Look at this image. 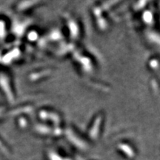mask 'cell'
<instances>
[{
	"mask_svg": "<svg viewBox=\"0 0 160 160\" xmlns=\"http://www.w3.org/2000/svg\"><path fill=\"white\" fill-rule=\"evenodd\" d=\"M53 126H51V124H48L45 123H39L36 124L33 127V130H34L35 133L41 136H52V133H53Z\"/></svg>",
	"mask_w": 160,
	"mask_h": 160,
	"instance_id": "obj_5",
	"label": "cell"
},
{
	"mask_svg": "<svg viewBox=\"0 0 160 160\" xmlns=\"http://www.w3.org/2000/svg\"><path fill=\"white\" fill-rule=\"evenodd\" d=\"M51 70L50 69H43L40 70H37L36 72L31 73L29 75L28 79L31 82L40 81L41 79H43L44 78H46L48 76L51 75Z\"/></svg>",
	"mask_w": 160,
	"mask_h": 160,
	"instance_id": "obj_6",
	"label": "cell"
},
{
	"mask_svg": "<svg viewBox=\"0 0 160 160\" xmlns=\"http://www.w3.org/2000/svg\"><path fill=\"white\" fill-rule=\"evenodd\" d=\"M151 87L154 91V93L157 92V94H159V85H158V82L155 79L151 81Z\"/></svg>",
	"mask_w": 160,
	"mask_h": 160,
	"instance_id": "obj_14",
	"label": "cell"
},
{
	"mask_svg": "<svg viewBox=\"0 0 160 160\" xmlns=\"http://www.w3.org/2000/svg\"><path fill=\"white\" fill-rule=\"evenodd\" d=\"M66 25L70 36L74 40L78 39L80 34V27L79 25H78V22L74 18L67 17Z\"/></svg>",
	"mask_w": 160,
	"mask_h": 160,
	"instance_id": "obj_3",
	"label": "cell"
},
{
	"mask_svg": "<svg viewBox=\"0 0 160 160\" xmlns=\"http://www.w3.org/2000/svg\"><path fill=\"white\" fill-rule=\"evenodd\" d=\"M148 68L150 70H154V71L159 70V59H158V58L153 57V58L150 59L149 61H148Z\"/></svg>",
	"mask_w": 160,
	"mask_h": 160,
	"instance_id": "obj_10",
	"label": "cell"
},
{
	"mask_svg": "<svg viewBox=\"0 0 160 160\" xmlns=\"http://www.w3.org/2000/svg\"><path fill=\"white\" fill-rule=\"evenodd\" d=\"M27 40L30 41L31 42H36L39 39V33L35 30H31L27 33Z\"/></svg>",
	"mask_w": 160,
	"mask_h": 160,
	"instance_id": "obj_11",
	"label": "cell"
},
{
	"mask_svg": "<svg viewBox=\"0 0 160 160\" xmlns=\"http://www.w3.org/2000/svg\"><path fill=\"white\" fill-rule=\"evenodd\" d=\"M29 120L26 117L25 115L22 116L21 115L19 118L17 119V125L18 127L21 129H26L29 126Z\"/></svg>",
	"mask_w": 160,
	"mask_h": 160,
	"instance_id": "obj_9",
	"label": "cell"
},
{
	"mask_svg": "<svg viewBox=\"0 0 160 160\" xmlns=\"http://www.w3.org/2000/svg\"><path fill=\"white\" fill-rule=\"evenodd\" d=\"M147 2H136L135 5H133V10L134 11H140L144 8L145 4H146Z\"/></svg>",
	"mask_w": 160,
	"mask_h": 160,
	"instance_id": "obj_13",
	"label": "cell"
},
{
	"mask_svg": "<svg viewBox=\"0 0 160 160\" xmlns=\"http://www.w3.org/2000/svg\"><path fill=\"white\" fill-rule=\"evenodd\" d=\"M142 20L143 23L147 25H151L154 23V14L150 11L145 10L142 14Z\"/></svg>",
	"mask_w": 160,
	"mask_h": 160,
	"instance_id": "obj_8",
	"label": "cell"
},
{
	"mask_svg": "<svg viewBox=\"0 0 160 160\" xmlns=\"http://www.w3.org/2000/svg\"><path fill=\"white\" fill-rule=\"evenodd\" d=\"M61 36H62V34H61L60 31L54 30V31H52L50 33L49 37L51 39V40H60Z\"/></svg>",
	"mask_w": 160,
	"mask_h": 160,
	"instance_id": "obj_12",
	"label": "cell"
},
{
	"mask_svg": "<svg viewBox=\"0 0 160 160\" xmlns=\"http://www.w3.org/2000/svg\"><path fill=\"white\" fill-rule=\"evenodd\" d=\"M38 117L40 120L43 121V123L51 124V126L57 127L60 126L62 123V116L58 112L52 110L48 109H42L38 112Z\"/></svg>",
	"mask_w": 160,
	"mask_h": 160,
	"instance_id": "obj_1",
	"label": "cell"
},
{
	"mask_svg": "<svg viewBox=\"0 0 160 160\" xmlns=\"http://www.w3.org/2000/svg\"><path fill=\"white\" fill-rule=\"evenodd\" d=\"M104 117L105 115L102 112H99L96 115L87 130V137H88V138L92 140H96L99 138L104 122Z\"/></svg>",
	"mask_w": 160,
	"mask_h": 160,
	"instance_id": "obj_2",
	"label": "cell"
},
{
	"mask_svg": "<svg viewBox=\"0 0 160 160\" xmlns=\"http://www.w3.org/2000/svg\"><path fill=\"white\" fill-rule=\"evenodd\" d=\"M41 2L38 1H24L20 2L17 4L16 10L19 11H27L31 10L33 7H36V5L40 4Z\"/></svg>",
	"mask_w": 160,
	"mask_h": 160,
	"instance_id": "obj_7",
	"label": "cell"
},
{
	"mask_svg": "<svg viewBox=\"0 0 160 160\" xmlns=\"http://www.w3.org/2000/svg\"><path fill=\"white\" fill-rule=\"evenodd\" d=\"M74 59L77 61V62L79 65V66L82 68V70H85V72H91V70L93 68L92 62L91 59L85 56H82L79 54H76L74 57Z\"/></svg>",
	"mask_w": 160,
	"mask_h": 160,
	"instance_id": "obj_4",
	"label": "cell"
}]
</instances>
